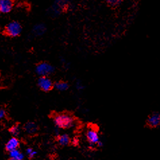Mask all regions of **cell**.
I'll return each mask as SVG.
<instances>
[{"instance_id":"obj_1","label":"cell","mask_w":160,"mask_h":160,"mask_svg":"<svg viewBox=\"0 0 160 160\" xmlns=\"http://www.w3.org/2000/svg\"><path fill=\"white\" fill-rule=\"evenodd\" d=\"M53 122L57 128L66 129L74 126L75 119L68 114H57L53 117Z\"/></svg>"},{"instance_id":"obj_2","label":"cell","mask_w":160,"mask_h":160,"mask_svg":"<svg viewBox=\"0 0 160 160\" xmlns=\"http://www.w3.org/2000/svg\"><path fill=\"white\" fill-rule=\"evenodd\" d=\"M4 32L8 37L12 38L17 37L22 32V26L19 22L12 21L6 25Z\"/></svg>"},{"instance_id":"obj_3","label":"cell","mask_w":160,"mask_h":160,"mask_svg":"<svg viewBox=\"0 0 160 160\" xmlns=\"http://www.w3.org/2000/svg\"><path fill=\"white\" fill-rule=\"evenodd\" d=\"M55 68L47 62H42L39 63L35 68V72L39 76H49L54 73Z\"/></svg>"},{"instance_id":"obj_4","label":"cell","mask_w":160,"mask_h":160,"mask_svg":"<svg viewBox=\"0 0 160 160\" xmlns=\"http://www.w3.org/2000/svg\"><path fill=\"white\" fill-rule=\"evenodd\" d=\"M37 85L40 90L45 92H50L54 88V83L48 76H40L37 80Z\"/></svg>"},{"instance_id":"obj_5","label":"cell","mask_w":160,"mask_h":160,"mask_svg":"<svg viewBox=\"0 0 160 160\" xmlns=\"http://www.w3.org/2000/svg\"><path fill=\"white\" fill-rule=\"evenodd\" d=\"M86 137L87 141L90 144V146L97 145V142L99 141V136L95 128H88L86 132Z\"/></svg>"},{"instance_id":"obj_6","label":"cell","mask_w":160,"mask_h":160,"mask_svg":"<svg viewBox=\"0 0 160 160\" xmlns=\"http://www.w3.org/2000/svg\"><path fill=\"white\" fill-rule=\"evenodd\" d=\"M20 147V141L16 137H12L8 141L5 145V149L8 152H10L11 151L19 149Z\"/></svg>"},{"instance_id":"obj_7","label":"cell","mask_w":160,"mask_h":160,"mask_svg":"<svg viewBox=\"0 0 160 160\" xmlns=\"http://www.w3.org/2000/svg\"><path fill=\"white\" fill-rule=\"evenodd\" d=\"M13 6L12 0H0V12L3 14H8L12 10Z\"/></svg>"},{"instance_id":"obj_8","label":"cell","mask_w":160,"mask_h":160,"mask_svg":"<svg viewBox=\"0 0 160 160\" xmlns=\"http://www.w3.org/2000/svg\"><path fill=\"white\" fill-rule=\"evenodd\" d=\"M38 125L34 122H28L24 125V131L29 135H35L38 132Z\"/></svg>"},{"instance_id":"obj_9","label":"cell","mask_w":160,"mask_h":160,"mask_svg":"<svg viewBox=\"0 0 160 160\" xmlns=\"http://www.w3.org/2000/svg\"><path fill=\"white\" fill-rule=\"evenodd\" d=\"M147 124L152 128L159 127L160 125V114L155 112L151 114L147 119Z\"/></svg>"},{"instance_id":"obj_10","label":"cell","mask_w":160,"mask_h":160,"mask_svg":"<svg viewBox=\"0 0 160 160\" xmlns=\"http://www.w3.org/2000/svg\"><path fill=\"white\" fill-rule=\"evenodd\" d=\"M9 153V158L12 160H23L24 159V154L19 149L11 151Z\"/></svg>"},{"instance_id":"obj_11","label":"cell","mask_w":160,"mask_h":160,"mask_svg":"<svg viewBox=\"0 0 160 160\" xmlns=\"http://www.w3.org/2000/svg\"><path fill=\"white\" fill-rule=\"evenodd\" d=\"M45 26L43 24H37L34 26L33 29V33L35 36H41L45 32Z\"/></svg>"},{"instance_id":"obj_12","label":"cell","mask_w":160,"mask_h":160,"mask_svg":"<svg viewBox=\"0 0 160 160\" xmlns=\"http://www.w3.org/2000/svg\"><path fill=\"white\" fill-rule=\"evenodd\" d=\"M57 142L61 146L68 145L70 143V139L67 134L61 135L57 138Z\"/></svg>"},{"instance_id":"obj_13","label":"cell","mask_w":160,"mask_h":160,"mask_svg":"<svg viewBox=\"0 0 160 160\" xmlns=\"http://www.w3.org/2000/svg\"><path fill=\"white\" fill-rule=\"evenodd\" d=\"M54 88L57 90L60 91V92H64L68 90L69 88V85L67 82L60 81V82H56L54 83Z\"/></svg>"},{"instance_id":"obj_14","label":"cell","mask_w":160,"mask_h":160,"mask_svg":"<svg viewBox=\"0 0 160 160\" xmlns=\"http://www.w3.org/2000/svg\"><path fill=\"white\" fill-rule=\"evenodd\" d=\"M9 131L12 136H19L21 132V127L19 124H14L9 129Z\"/></svg>"},{"instance_id":"obj_15","label":"cell","mask_w":160,"mask_h":160,"mask_svg":"<svg viewBox=\"0 0 160 160\" xmlns=\"http://www.w3.org/2000/svg\"><path fill=\"white\" fill-rule=\"evenodd\" d=\"M37 152L34 151L32 148H29L26 149V154L28 155V157L30 159H32V158H35V156L37 155Z\"/></svg>"},{"instance_id":"obj_16","label":"cell","mask_w":160,"mask_h":160,"mask_svg":"<svg viewBox=\"0 0 160 160\" xmlns=\"http://www.w3.org/2000/svg\"><path fill=\"white\" fill-rule=\"evenodd\" d=\"M122 0H106L107 3L112 6H115L119 5L122 2Z\"/></svg>"},{"instance_id":"obj_17","label":"cell","mask_w":160,"mask_h":160,"mask_svg":"<svg viewBox=\"0 0 160 160\" xmlns=\"http://www.w3.org/2000/svg\"><path fill=\"white\" fill-rule=\"evenodd\" d=\"M6 116V112L4 108H1L0 109V119L3 120Z\"/></svg>"},{"instance_id":"obj_18","label":"cell","mask_w":160,"mask_h":160,"mask_svg":"<svg viewBox=\"0 0 160 160\" xmlns=\"http://www.w3.org/2000/svg\"><path fill=\"white\" fill-rule=\"evenodd\" d=\"M78 143H79V141H78V139L77 138V137H74V138L72 139V143L74 145V146H77L78 145Z\"/></svg>"},{"instance_id":"obj_19","label":"cell","mask_w":160,"mask_h":160,"mask_svg":"<svg viewBox=\"0 0 160 160\" xmlns=\"http://www.w3.org/2000/svg\"><path fill=\"white\" fill-rule=\"evenodd\" d=\"M83 86L82 85V84L80 83V82H77V90H83Z\"/></svg>"},{"instance_id":"obj_20","label":"cell","mask_w":160,"mask_h":160,"mask_svg":"<svg viewBox=\"0 0 160 160\" xmlns=\"http://www.w3.org/2000/svg\"><path fill=\"white\" fill-rule=\"evenodd\" d=\"M103 145H104L103 142L101 141L100 140L98 142H97V147H99V148H101V147H103Z\"/></svg>"}]
</instances>
